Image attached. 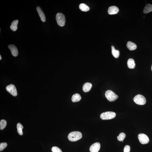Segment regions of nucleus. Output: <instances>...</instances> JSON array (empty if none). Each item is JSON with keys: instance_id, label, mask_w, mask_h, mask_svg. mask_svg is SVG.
I'll return each instance as SVG.
<instances>
[{"instance_id": "f257e3e1", "label": "nucleus", "mask_w": 152, "mask_h": 152, "mask_svg": "<svg viewBox=\"0 0 152 152\" xmlns=\"http://www.w3.org/2000/svg\"><path fill=\"white\" fill-rule=\"evenodd\" d=\"M82 133L79 131H74L70 132L68 135V138L69 141L74 142L78 141L82 138Z\"/></svg>"}, {"instance_id": "f03ea898", "label": "nucleus", "mask_w": 152, "mask_h": 152, "mask_svg": "<svg viewBox=\"0 0 152 152\" xmlns=\"http://www.w3.org/2000/svg\"><path fill=\"white\" fill-rule=\"evenodd\" d=\"M56 19L57 24L59 26H65V17L62 13H57L56 15Z\"/></svg>"}, {"instance_id": "7ed1b4c3", "label": "nucleus", "mask_w": 152, "mask_h": 152, "mask_svg": "<svg viewBox=\"0 0 152 152\" xmlns=\"http://www.w3.org/2000/svg\"><path fill=\"white\" fill-rule=\"evenodd\" d=\"M105 96L107 99L111 102L115 101L119 97L113 91L110 90L106 91Z\"/></svg>"}, {"instance_id": "20e7f679", "label": "nucleus", "mask_w": 152, "mask_h": 152, "mask_svg": "<svg viewBox=\"0 0 152 152\" xmlns=\"http://www.w3.org/2000/svg\"><path fill=\"white\" fill-rule=\"evenodd\" d=\"M116 116V113L112 112H107L100 115V118L103 120H109L114 118Z\"/></svg>"}, {"instance_id": "39448f33", "label": "nucleus", "mask_w": 152, "mask_h": 152, "mask_svg": "<svg viewBox=\"0 0 152 152\" xmlns=\"http://www.w3.org/2000/svg\"><path fill=\"white\" fill-rule=\"evenodd\" d=\"M134 101L136 104L140 105H143L145 104L146 102L145 97L140 94L134 97Z\"/></svg>"}, {"instance_id": "423d86ee", "label": "nucleus", "mask_w": 152, "mask_h": 152, "mask_svg": "<svg viewBox=\"0 0 152 152\" xmlns=\"http://www.w3.org/2000/svg\"><path fill=\"white\" fill-rule=\"evenodd\" d=\"M6 90L14 96L17 95V91L16 87L14 85L10 84L6 87Z\"/></svg>"}, {"instance_id": "0eeeda50", "label": "nucleus", "mask_w": 152, "mask_h": 152, "mask_svg": "<svg viewBox=\"0 0 152 152\" xmlns=\"http://www.w3.org/2000/svg\"><path fill=\"white\" fill-rule=\"evenodd\" d=\"M138 138L140 142L142 144H147L149 141L148 137L146 134H139Z\"/></svg>"}, {"instance_id": "6e6552de", "label": "nucleus", "mask_w": 152, "mask_h": 152, "mask_svg": "<svg viewBox=\"0 0 152 152\" xmlns=\"http://www.w3.org/2000/svg\"><path fill=\"white\" fill-rule=\"evenodd\" d=\"M100 143L97 142L94 143L91 145L90 148L91 152H98L100 149Z\"/></svg>"}, {"instance_id": "1a4fd4ad", "label": "nucleus", "mask_w": 152, "mask_h": 152, "mask_svg": "<svg viewBox=\"0 0 152 152\" xmlns=\"http://www.w3.org/2000/svg\"><path fill=\"white\" fill-rule=\"evenodd\" d=\"M8 48L11 50L12 54L14 56L17 57L18 55V52L17 49L15 45H10Z\"/></svg>"}, {"instance_id": "9d476101", "label": "nucleus", "mask_w": 152, "mask_h": 152, "mask_svg": "<svg viewBox=\"0 0 152 152\" xmlns=\"http://www.w3.org/2000/svg\"><path fill=\"white\" fill-rule=\"evenodd\" d=\"M119 10L118 8L116 6L110 7L108 9V13L110 15L115 14H117Z\"/></svg>"}, {"instance_id": "9b49d317", "label": "nucleus", "mask_w": 152, "mask_h": 152, "mask_svg": "<svg viewBox=\"0 0 152 152\" xmlns=\"http://www.w3.org/2000/svg\"><path fill=\"white\" fill-rule=\"evenodd\" d=\"M36 9L41 20L44 22L46 21V17L43 12L39 7H37Z\"/></svg>"}, {"instance_id": "f8f14e48", "label": "nucleus", "mask_w": 152, "mask_h": 152, "mask_svg": "<svg viewBox=\"0 0 152 152\" xmlns=\"http://www.w3.org/2000/svg\"><path fill=\"white\" fill-rule=\"evenodd\" d=\"M92 87V85L89 83H86L83 85V89L84 92H87L90 91Z\"/></svg>"}, {"instance_id": "ddd939ff", "label": "nucleus", "mask_w": 152, "mask_h": 152, "mask_svg": "<svg viewBox=\"0 0 152 152\" xmlns=\"http://www.w3.org/2000/svg\"><path fill=\"white\" fill-rule=\"evenodd\" d=\"M127 47L130 51H133L136 49L137 46L134 43L131 42H128L126 45Z\"/></svg>"}, {"instance_id": "4468645a", "label": "nucleus", "mask_w": 152, "mask_h": 152, "mask_svg": "<svg viewBox=\"0 0 152 152\" xmlns=\"http://www.w3.org/2000/svg\"><path fill=\"white\" fill-rule=\"evenodd\" d=\"M127 64L128 67L130 69H134L135 67V62L133 59H129L128 60Z\"/></svg>"}, {"instance_id": "2eb2a0df", "label": "nucleus", "mask_w": 152, "mask_h": 152, "mask_svg": "<svg viewBox=\"0 0 152 152\" xmlns=\"http://www.w3.org/2000/svg\"><path fill=\"white\" fill-rule=\"evenodd\" d=\"M18 21L16 20L13 22L11 23L10 28L13 31H15L17 30V25L18 24Z\"/></svg>"}, {"instance_id": "dca6fc26", "label": "nucleus", "mask_w": 152, "mask_h": 152, "mask_svg": "<svg viewBox=\"0 0 152 152\" xmlns=\"http://www.w3.org/2000/svg\"><path fill=\"white\" fill-rule=\"evenodd\" d=\"M81 97L78 94H75L72 97V100L73 102H77L80 101Z\"/></svg>"}, {"instance_id": "f3484780", "label": "nucleus", "mask_w": 152, "mask_h": 152, "mask_svg": "<svg viewBox=\"0 0 152 152\" xmlns=\"http://www.w3.org/2000/svg\"><path fill=\"white\" fill-rule=\"evenodd\" d=\"M79 8L81 11L86 12L89 11L90 8L88 6L84 4H81L79 5Z\"/></svg>"}, {"instance_id": "a211bd4d", "label": "nucleus", "mask_w": 152, "mask_h": 152, "mask_svg": "<svg viewBox=\"0 0 152 152\" xmlns=\"http://www.w3.org/2000/svg\"><path fill=\"white\" fill-rule=\"evenodd\" d=\"M112 54L115 58H117L119 56V52L118 50H116L115 49L114 47L112 46Z\"/></svg>"}, {"instance_id": "6ab92c4d", "label": "nucleus", "mask_w": 152, "mask_h": 152, "mask_svg": "<svg viewBox=\"0 0 152 152\" xmlns=\"http://www.w3.org/2000/svg\"><path fill=\"white\" fill-rule=\"evenodd\" d=\"M152 11V5L148 4L146 5L143 10V13H148Z\"/></svg>"}, {"instance_id": "aec40b11", "label": "nucleus", "mask_w": 152, "mask_h": 152, "mask_svg": "<svg viewBox=\"0 0 152 152\" xmlns=\"http://www.w3.org/2000/svg\"><path fill=\"white\" fill-rule=\"evenodd\" d=\"M23 126L21 124L18 123L17 124V131L18 133L20 135H22L23 132H22V129L23 128Z\"/></svg>"}, {"instance_id": "412c9836", "label": "nucleus", "mask_w": 152, "mask_h": 152, "mask_svg": "<svg viewBox=\"0 0 152 152\" xmlns=\"http://www.w3.org/2000/svg\"><path fill=\"white\" fill-rule=\"evenodd\" d=\"M7 122L4 119L1 120L0 122V129L2 130L5 128L6 126Z\"/></svg>"}, {"instance_id": "4be33fe9", "label": "nucleus", "mask_w": 152, "mask_h": 152, "mask_svg": "<svg viewBox=\"0 0 152 152\" xmlns=\"http://www.w3.org/2000/svg\"><path fill=\"white\" fill-rule=\"evenodd\" d=\"M126 134L124 133H121L119 134L118 136L117 137L118 140L119 141H123L126 137Z\"/></svg>"}, {"instance_id": "5701e85b", "label": "nucleus", "mask_w": 152, "mask_h": 152, "mask_svg": "<svg viewBox=\"0 0 152 152\" xmlns=\"http://www.w3.org/2000/svg\"><path fill=\"white\" fill-rule=\"evenodd\" d=\"M7 144L6 143H2L0 144V151H1L6 148Z\"/></svg>"}, {"instance_id": "b1692460", "label": "nucleus", "mask_w": 152, "mask_h": 152, "mask_svg": "<svg viewBox=\"0 0 152 152\" xmlns=\"http://www.w3.org/2000/svg\"><path fill=\"white\" fill-rule=\"evenodd\" d=\"M52 152H62L60 148L56 147H53L52 148Z\"/></svg>"}, {"instance_id": "393cba45", "label": "nucleus", "mask_w": 152, "mask_h": 152, "mask_svg": "<svg viewBox=\"0 0 152 152\" xmlns=\"http://www.w3.org/2000/svg\"><path fill=\"white\" fill-rule=\"evenodd\" d=\"M130 146L128 145H126L125 146L124 148V152H130Z\"/></svg>"}, {"instance_id": "a878e982", "label": "nucleus", "mask_w": 152, "mask_h": 152, "mask_svg": "<svg viewBox=\"0 0 152 152\" xmlns=\"http://www.w3.org/2000/svg\"><path fill=\"white\" fill-rule=\"evenodd\" d=\"M1 55H0V60H1Z\"/></svg>"}, {"instance_id": "bb28decb", "label": "nucleus", "mask_w": 152, "mask_h": 152, "mask_svg": "<svg viewBox=\"0 0 152 152\" xmlns=\"http://www.w3.org/2000/svg\"><path fill=\"white\" fill-rule=\"evenodd\" d=\"M151 69H152V66Z\"/></svg>"}]
</instances>
